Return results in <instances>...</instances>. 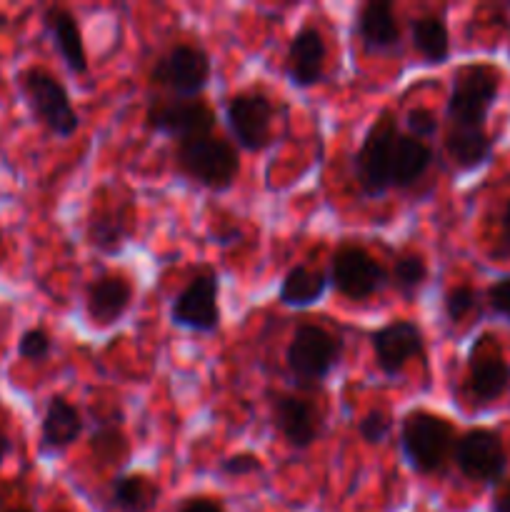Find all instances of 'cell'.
Listing matches in <instances>:
<instances>
[{
	"label": "cell",
	"instance_id": "cell-1",
	"mask_svg": "<svg viewBox=\"0 0 510 512\" xmlns=\"http://www.w3.org/2000/svg\"><path fill=\"white\" fill-rule=\"evenodd\" d=\"M455 428L443 415L410 410L400 420V450L410 468L420 475H435L448 465L455 450Z\"/></svg>",
	"mask_w": 510,
	"mask_h": 512
},
{
	"label": "cell",
	"instance_id": "cell-2",
	"mask_svg": "<svg viewBox=\"0 0 510 512\" xmlns=\"http://www.w3.org/2000/svg\"><path fill=\"white\" fill-rule=\"evenodd\" d=\"M175 163L190 180L215 193L233 188L240 173L238 150L230 140L218 138V135H203V138L178 143Z\"/></svg>",
	"mask_w": 510,
	"mask_h": 512
},
{
	"label": "cell",
	"instance_id": "cell-3",
	"mask_svg": "<svg viewBox=\"0 0 510 512\" xmlns=\"http://www.w3.org/2000/svg\"><path fill=\"white\" fill-rule=\"evenodd\" d=\"M23 98L33 118L55 138L65 140L80 128L78 110L70 103L65 85L43 68H28L18 78Z\"/></svg>",
	"mask_w": 510,
	"mask_h": 512
},
{
	"label": "cell",
	"instance_id": "cell-4",
	"mask_svg": "<svg viewBox=\"0 0 510 512\" xmlns=\"http://www.w3.org/2000/svg\"><path fill=\"white\" fill-rule=\"evenodd\" d=\"M500 90V73L493 65H465L455 73L448 98L450 128H485Z\"/></svg>",
	"mask_w": 510,
	"mask_h": 512
},
{
	"label": "cell",
	"instance_id": "cell-5",
	"mask_svg": "<svg viewBox=\"0 0 510 512\" xmlns=\"http://www.w3.org/2000/svg\"><path fill=\"white\" fill-rule=\"evenodd\" d=\"M398 135L395 115L385 110L378 120H373L358 153H355V180L360 185V193L368 198H380L390 190V165H393V148Z\"/></svg>",
	"mask_w": 510,
	"mask_h": 512
},
{
	"label": "cell",
	"instance_id": "cell-6",
	"mask_svg": "<svg viewBox=\"0 0 510 512\" xmlns=\"http://www.w3.org/2000/svg\"><path fill=\"white\" fill-rule=\"evenodd\" d=\"M343 340L320 325H300L285 348V365L300 383H320L338 368Z\"/></svg>",
	"mask_w": 510,
	"mask_h": 512
},
{
	"label": "cell",
	"instance_id": "cell-7",
	"mask_svg": "<svg viewBox=\"0 0 510 512\" xmlns=\"http://www.w3.org/2000/svg\"><path fill=\"white\" fill-rule=\"evenodd\" d=\"M213 63L200 45L175 43L155 60L150 80L168 90L173 98H198L208 85Z\"/></svg>",
	"mask_w": 510,
	"mask_h": 512
},
{
	"label": "cell",
	"instance_id": "cell-8",
	"mask_svg": "<svg viewBox=\"0 0 510 512\" xmlns=\"http://www.w3.org/2000/svg\"><path fill=\"white\" fill-rule=\"evenodd\" d=\"M145 125L153 133L185 143V140L213 135L215 110L200 98L155 100L145 113Z\"/></svg>",
	"mask_w": 510,
	"mask_h": 512
},
{
	"label": "cell",
	"instance_id": "cell-9",
	"mask_svg": "<svg viewBox=\"0 0 510 512\" xmlns=\"http://www.w3.org/2000/svg\"><path fill=\"white\" fill-rule=\"evenodd\" d=\"M328 283L348 300H368L385 285V270L363 245L343 243L330 258Z\"/></svg>",
	"mask_w": 510,
	"mask_h": 512
},
{
	"label": "cell",
	"instance_id": "cell-10",
	"mask_svg": "<svg viewBox=\"0 0 510 512\" xmlns=\"http://www.w3.org/2000/svg\"><path fill=\"white\" fill-rule=\"evenodd\" d=\"M273 115V100L258 90H243L225 100V123H228L235 143L250 153H258L270 143Z\"/></svg>",
	"mask_w": 510,
	"mask_h": 512
},
{
	"label": "cell",
	"instance_id": "cell-11",
	"mask_svg": "<svg viewBox=\"0 0 510 512\" xmlns=\"http://www.w3.org/2000/svg\"><path fill=\"white\" fill-rule=\"evenodd\" d=\"M170 320L190 333L210 335L220 328V278L200 273L175 295Z\"/></svg>",
	"mask_w": 510,
	"mask_h": 512
},
{
	"label": "cell",
	"instance_id": "cell-12",
	"mask_svg": "<svg viewBox=\"0 0 510 512\" xmlns=\"http://www.w3.org/2000/svg\"><path fill=\"white\" fill-rule=\"evenodd\" d=\"M453 460L465 478L480 485L498 483L508 465L503 440L498 438V433L485 428L468 430L463 438H458Z\"/></svg>",
	"mask_w": 510,
	"mask_h": 512
},
{
	"label": "cell",
	"instance_id": "cell-13",
	"mask_svg": "<svg viewBox=\"0 0 510 512\" xmlns=\"http://www.w3.org/2000/svg\"><path fill=\"white\" fill-rule=\"evenodd\" d=\"M370 345H373L378 368L388 378H395V375L403 373L410 360L423 355L425 340L423 330L413 320H393V323L370 333Z\"/></svg>",
	"mask_w": 510,
	"mask_h": 512
},
{
	"label": "cell",
	"instance_id": "cell-14",
	"mask_svg": "<svg viewBox=\"0 0 510 512\" xmlns=\"http://www.w3.org/2000/svg\"><path fill=\"white\" fill-rule=\"evenodd\" d=\"M133 283L120 273H105L88 285L85 313L95 328H113L133 305Z\"/></svg>",
	"mask_w": 510,
	"mask_h": 512
},
{
	"label": "cell",
	"instance_id": "cell-15",
	"mask_svg": "<svg viewBox=\"0 0 510 512\" xmlns=\"http://www.w3.org/2000/svg\"><path fill=\"white\" fill-rule=\"evenodd\" d=\"M325 63H328V45H325L323 33L315 25H303L290 38L285 75L295 88H313L323 80Z\"/></svg>",
	"mask_w": 510,
	"mask_h": 512
},
{
	"label": "cell",
	"instance_id": "cell-16",
	"mask_svg": "<svg viewBox=\"0 0 510 512\" xmlns=\"http://www.w3.org/2000/svg\"><path fill=\"white\" fill-rule=\"evenodd\" d=\"M273 423L290 448L305 450L318 440L323 420L310 400L300 395H278L273 403Z\"/></svg>",
	"mask_w": 510,
	"mask_h": 512
},
{
	"label": "cell",
	"instance_id": "cell-17",
	"mask_svg": "<svg viewBox=\"0 0 510 512\" xmlns=\"http://www.w3.org/2000/svg\"><path fill=\"white\" fill-rule=\"evenodd\" d=\"M43 25L58 55L63 58L65 68L75 75L88 73V53H85L83 30H80L78 18L68 8L50 5L43 13Z\"/></svg>",
	"mask_w": 510,
	"mask_h": 512
},
{
	"label": "cell",
	"instance_id": "cell-18",
	"mask_svg": "<svg viewBox=\"0 0 510 512\" xmlns=\"http://www.w3.org/2000/svg\"><path fill=\"white\" fill-rule=\"evenodd\" d=\"M355 30L368 53H390L400 43V23L388 0H368L360 5Z\"/></svg>",
	"mask_w": 510,
	"mask_h": 512
},
{
	"label": "cell",
	"instance_id": "cell-19",
	"mask_svg": "<svg viewBox=\"0 0 510 512\" xmlns=\"http://www.w3.org/2000/svg\"><path fill=\"white\" fill-rule=\"evenodd\" d=\"M83 425V413L63 395H53L40 423V448L45 453H63L83 435Z\"/></svg>",
	"mask_w": 510,
	"mask_h": 512
},
{
	"label": "cell",
	"instance_id": "cell-20",
	"mask_svg": "<svg viewBox=\"0 0 510 512\" xmlns=\"http://www.w3.org/2000/svg\"><path fill=\"white\" fill-rule=\"evenodd\" d=\"M510 388V365L498 353H483L475 348L470 355L468 390L478 403H493Z\"/></svg>",
	"mask_w": 510,
	"mask_h": 512
},
{
	"label": "cell",
	"instance_id": "cell-21",
	"mask_svg": "<svg viewBox=\"0 0 510 512\" xmlns=\"http://www.w3.org/2000/svg\"><path fill=\"white\" fill-rule=\"evenodd\" d=\"M433 148L408 133L398 135L393 148V165H390V188H413L433 165Z\"/></svg>",
	"mask_w": 510,
	"mask_h": 512
},
{
	"label": "cell",
	"instance_id": "cell-22",
	"mask_svg": "<svg viewBox=\"0 0 510 512\" xmlns=\"http://www.w3.org/2000/svg\"><path fill=\"white\" fill-rule=\"evenodd\" d=\"M130 233H133L130 205H123V208H105L100 213H93L88 218V230H85L88 243L103 255L120 253L123 245L128 243Z\"/></svg>",
	"mask_w": 510,
	"mask_h": 512
},
{
	"label": "cell",
	"instance_id": "cell-23",
	"mask_svg": "<svg viewBox=\"0 0 510 512\" xmlns=\"http://www.w3.org/2000/svg\"><path fill=\"white\" fill-rule=\"evenodd\" d=\"M328 273L313 265H295L285 273L280 280L278 300L288 308H310V305L320 303L328 290Z\"/></svg>",
	"mask_w": 510,
	"mask_h": 512
},
{
	"label": "cell",
	"instance_id": "cell-24",
	"mask_svg": "<svg viewBox=\"0 0 510 512\" xmlns=\"http://www.w3.org/2000/svg\"><path fill=\"white\" fill-rule=\"evenodd\" d=\"M160 490L148 475L125 473L110 485V505L118 512H153Z\"/></svg>",
	"mask_w": 510,
	"mask_h": 512
},
{
	"label": "cell",
	"instance_id": "cell-25",
	"mask_svg": "<svg viewBox=\"0 0 510 512\" xmlns=\"http://www.w3.org/2000/svg\"><path fill=\"white\" fill-rule=\"evenodd\" d=\"M445 150L460 170H475L490 160L493 140L485 128H450L445 135Z\"/></svg>",
	"mask_w": 510,
	"mask_h": 512
},
{
	"label": "cell",
	"instance_id": "cell-26",
	"mask_svg": "<svg viewBox=\"0 0 510 512\" xmlns=\"http://www.w3.org/2000/svg\"><path fill=\"white\" fill-rule=\"evenodd\" d=\"M410 40H413V48L418 50L420 58L425 63L440 65L448 60L450 55V33L448 25L440 15L425 13L410 23Z\"/></svg>",
	"mask_w": 510,
	"mask_h": 512
},
{
	"label": "cell",
	"instance_id": "cell-27",
	"mask_svg": "<svg viewBox=\"0 0 510 512\" xmlns=\"http://www.w3.org/2000/svg\"><path fill=\"white\" fill-rule=\"evenodd\" d=\"M88 445L98 463L115 465V468L128 463L130 443L123 433V415L115 413L110 418H98V428L90 433Z\"/></svg>",
	"mask_w": 510,
	"mask_h": 512
},
{
	"label": "cell",
	"instance_id": "cell-28",
	"mask_svg": "<svg viewBox=\"0 0 510 512\" xmlns=\"http://www.w3.org/2000/svg\"><path fill=\"white\" fill-rule=\"evenodd\" d=\"M393 283L400 293L413 295L418 293L420 288L428 280V263H425L423 255L418 253H403L398 255V260L393 263Z\"/></svg>",
	"mask_w": 510,
	"mask_h": 512
},
{
	"label": "cell",
	"instance_id": "cell-29",
	"mask_svg": "<svg viewBox=\"0 0 510 512\" xmlns=\"http://www.w3.org/2000/svg\"><path fill=\"white\" fill-rule=\"evenodd\" d=\"M53 353V338L45 328H30L18 340V358L28 363H43Z\"/></svg>",
	"mask_w": 510,
	"mask_h": 512
},
{
	"label": "cell",
	"instance_id": "cell-30",
	"mask_svg": "<svg viewBox=\"0 0 510 512\" xmlns=\"http://www.w3.org/2000/svg\"><path fill=\"white\" fill-rule=\"evenodd\" d=\"M358 433L368 445H383L385 440L390 438V433H393V415L385 413V410L380 408L370 410V413L360 420Z\"/></svg>",
	"mask_w": 510,
	"mask_h": 512
},
{
	"label": "cell",
	"instance_id": "cell-31",
	"mask_svg": "<svg viewBox=\"0 0 510 512\" xmlns=\"http://www.w3.org/2000/svg\"><path fill=\"white\" fill-rule=\"evenodd\" d=\"M475 290L470 285H455L445 293V315H448L450 323H460L463 318H468L475 308Z\"/></svg>",
	"mask_w": 510,
	"mask_h": 512
},
{
	"label": "cell",
	"instance_id": "cell-32",
	"mask_svg": "<svg viewBox=\"0 0 510 512\" xmlns=\"http://www.w3.org/2000/svg\"><path fill=\"white\" fill-rule=\"evenodd\" d=\"M405 128H408L410 138L428 140L438 133V118L430 108H413L408 115H405Z\"/></svg>",
	"mask_w": 510,
	"mask_h": 512
},
{
	"label": "cell",
	"instance_id": "cell-33",
	"mask_svg": "<svg viewBox=\"0 0 510 512\" xmlns=\"http://www.w3.org/2000/svg\"><path fill=\"white\" fill-rule=\"evenodd\" d=\"M260 468H263V463H260L258 455L253 453L228 455V458L220 460L218 465L220 475H228V478H248V475L258 473Z\"/></svg>",
	"mask_w": 510,
	"mask_h": 512
},
{
	"label": "cell",
	"instance_id": "cell-34",
	"mask_svg": "<svg viewBox=\"0 0 510 512\" xmlns=\"http://www.w3.org/2000/svg\"><path fill=\"white\" fill-rule=\"evenodd\" d=\"M488 303L495 313L503 315L505 320H510V275L508 278L498 280V283L488 290Z\"/></svg>",
	"mask_w": 510,
	"mask_h": 512
},
{
	"label": "cell",
	"instance_id": "cell-35",
	"mask_svg": "<svg viewBox=\"0 0 510 512\" xmlns=\"http://www.w3.org/2000/svg\"><path fill=\"white\" fill-rule=\"evenodd\" d=\"M175 512H225V505L213 495H190Z\"/></svg>",
	"mask_w": 510,
	"mask_h": 512
},
{
	"label": "cell",
	"instance_id": "cell-36",
	"mask_svg": "<svg viewBox=\"0 0 510 512\" xmlns=\"http://www.w3.org/2000/svg\"><path fill=\"white\" fill-rule=\"evenodd\" d=\"M493 512H510V483L498 490L493 500Z\"/></svg>",
	"mask_w": 510,
	"mask_h": 512
},
{
	"label": "cell",
	"instance_id": "cell-37",
	"mask_svg": "<svg viewBox=\"0 0 510 512\" xmlns=\"http://www.w3.org/2000/svg\"><path fill=\"white\" fill-rule=\"evenodd\" d=\"M10 453H13V440H10V435L5 433V428L0 425V470H3L5 460H8Z\"/></svg>",
	"mask_w": 510,
	"mask_h": 512
},
{
	"label": "cell",
	"instance_id": "cell-38",
	"mask_svg": "<svg viewBox=\"0 0 510 512\" xmlns=\"http://www.w3.org/2000/svg\"><path fill=\"white\" fill-rule=\"evenodd\" d=\"M500 228H503V245L510 253V200L503 210V218H500Z\"/></svg>",
	"mask_w": 510,
	"mask_h": 512
},
{
	"label": "cell",
	"instance_id": "cell-39",
	"mask_svg": "<svg viewBox=\"0 0 510 512\" xmlns=\"http://www.w3.org/2000/svg\"><path fill=\"white\" fill-rule=\"evenodd\" d=\"M5 512H33L30 508H10V510H5Z\"/></svg>",
	"mask_w": 510,
	"mask_h": 512
},
{
	"label": "cell",
	"instance_id": "cell-40",
	"mask_svg": "<svg viewBox=\"0 0 510 512\" xmlns=\"http://www.w3.org/2000/svg\"><path fill=\"white\" fill-rule=\"evenodd\" d=\"M48 512H68V510H65V508H50Z\"/></svg>",
	"mask_w": 510,
	"mask_h": 512
}]
</instances>
